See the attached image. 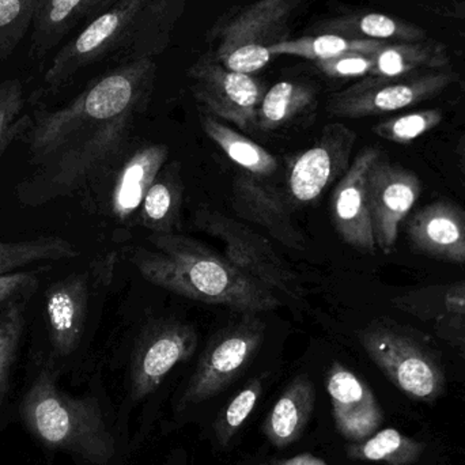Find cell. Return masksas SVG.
<instances>
[{"instance_id":"obj_1","label":"cell","mask_w":465,"mask_h":465,"mask_svg":"<svg viewBox=\"0 0 465 465\" xmlns=\"http://www.w3.org/2000/svg\"><path fill=\"white\" fill-rule=\"evenodd\" d=\"M149 241L155 249L136 248L131 262L146 281L161 289L243 314L282 306L279 295L193 238L172 232L152 234Z\"/></svg>"},{"instance_id":"obj_2","label":"cell","mask_w":465,"mask_h":465,"mask_svg":"<svg viewBox=\"0 0 465 465\" xmlns=\"http://www.w3.org/2000/svg\"><path fill=\"white\" fill-rule=\"evenodd\" d=\"M155 63L143 56L120 65L54 111L25 114L16 142L26 146L33 168L81 134L123 114H136L154 79Z\"/></svg>"},{"instance_id":"obj_3","label":"cell","mask_w":465,"mask_h":465,"mask_svg":"<svg viewBox=\"0 0 465 465\" xmlns=\"http://www.w3.org/2000/svg\"><path fill=\"white\" fill-rule=\"evenodd\" d=\"M21 414L30 433L45 447L94 465H106L116 455L98 401L63 393L51 369H43L35 377L22 401Z\"/></svg>"},{"instance_id":"obj_4","label":"cell","mask_w":465,"mask_h":465,"mask_svg":"<svg viewBox=\"0 0 465 465\" xmlns=\"http://www.w3.org/2000/svg\"><path fill=\"white\" fill-rule=\"evenodd\" d=\"M169 0H116L63 45L44 74V93H57L82 68L125 51L146 32H155L168 14Z\"/></svg>"},{"instance_id":"obj_5","label":"cell","mask_w":465,"mask_h":465,"mask_svg":"<svg viewBox=\"0 0 465 465\" xmlns=\"http://www.w3.org/2000/svg\"><path fill=\"white\" fill-rule=\"evenodd\" d=\"M361 346L399 391L433 403L444 395L447 374L439 352L417 330L380 319L360 332Z\"/></svg>"},{"instance_id":"obj_6","label":"cell","mask_w":465,"mask_h":465,"mask_svg":"<svg viewBox=\"0 0 465 465\" xmlns=\"http://www.w3.org/2000/svg\"><path fill=\"white\" fill-rule=\"evenodd\" d=\"M302 0H257L213 30L212 57L223 67L252 74L272 59L270 48L287 40L289 25Z\"/></svg>"},{"instance_id":"obj_7","label":"cell","mask_w":465,"mask_h":465,"mask_svg":"<svg viewBox=\"0 0 465 465\" xmlns=\"http://www.w3.org/2000/svg\"><path fill=\"white\" fill-rule=\"evenodd\" d=\"M195 225L218 238L225 246V256L246 275L275 294L279 292L294 302H302L306 292L300 275L282 259L264 235L215 210H198Z\"/></svg>"},{"instance_id":"obj_8","label":"cell","mask_w":465,"mask_h":465,"mask_svg":"<svg viewBox=\"0 0 465 465\" xmlns=\"http://www.w3.org/2000/svg\"><path fill=\"white\" fill-rule=\"evenodd\" d=\"M264 335V322L254 314H243L218 331L204 349L177 410L203 403L229 387L256 357Z\"/></svg>"},{"instance_id":"obj_9","label":"cell","mask_w":465,"mask_h":465,"mask_svg":"<svg viewBox=\"0 0 465 465\" xmlns=\"http://www.w3.org/2000/svg\"><path fill=\"white\" fill-rule=\"evenodd\" d=\"M458 81L450 70L425 71L401 78L366 76L352 86L331 95L327 109L341 119H362L392 114L441 94Z\"/></svg>"},{"instance_id":"obj_10","label":"cell","mask_w":465,"mask_h":465,"mask_svg":"<svg viewBox=\"0 0 465 465\" xmlns=\"http://www.w3.org/2000/svg\"><path fill=\"white\" fill-rule=\"evenodd\" d=\"M196 100L217 119L243 131L256 128L257 112L265 92L259 79L223 67L212 56L199 60L190 70Z\"/></svg>"},{"instance_id":"obj_11","label":"cell","mask_w":465,"mask_h":465,"mask_svg":"<svg viewBox=\"0 0 465 465\" xmlns=\"http://www.w3.org/2000/svg\"><path fill=\"white\" fill-rule=\"evenodd\" d=\"M355 142L357 134L347 125H325L309 149L290 160L286 179L290 198L298 204H309L320 198L349 171Z\"/></svg>"},{"instance_id":"obj_12","label":"cell","mask_w":465,"mask_h":465,"mask_svg":"<svg viewBox=\"0 0 465 465\" xmlns=\"http://www.w3.org/2000/svg\"><path fill=\"white\" fill-rule=\"evenodd\" d=\"M420 193L422 183L415 172L391 163L382 154L374 161L368 176V203L374 241L382 253L395 251L401 223Z\"/></svg>"},{"instance_id":"obj_13","label":"cell","mask_w":465,"mask_h":465,"mask_svg":"<svg viewBox=\"0 0 465 465\" xmlns=\"http://www.w3.org/2000/svg\"><path fill=\"white\" fill-rule=\"evenodd\" d=\"M198 347V332L182 322L150 325L136 343L131 360V398L142 401L160 388L172 369L190 360Z\"/></svg>"},{"instance_id":"obj_14","label":"cell","mask_w":465,"mask_h":465,"mask_svg":"<svg viewBox=\"0 0 465 465\" xmlns=\"http://www.w3.org/2000/svg\"><path fill=\"white\" fill-rule=\"evenodd\" d=\"M381 155L377 147H366L355 157L339 180L331 199V217L336 232L347 245L366 253L376 252L368 203V176Z\"/></svg>"},{"instance_id":"obj_15","label":"cell","mask_w":465,"mask_h":465,"mask_svg":"<svg viewBox=\"0 0 465 465\" xmlns=\"http://www.w3.org/2000/svg\"><path fill=\"white\" fill-rule=\"evenodd\" d=\"M392 305L425 324L465 360V281L409 290L392 298Z\"/></svg>"},{"instance_id":"obj_16","label":"cell","mask_w":465,"mask_h":465,"mask_svg":"<svg viewBox=\"0 0 465 465\" xmlns=\"http://www.w3.org/2000/svg\"><path fill=\"white\" fill-rule=\"evenodd\" d=\"M333 420L341 437L360 442L373 436L384 422L381 406L368 384L341 362H333L325 377Z\"/></svg>"},{"instance_id":"obj_17","label":"cell","mask_w":465,"mask_h":465,"mask_svg":"<svg viewBox=\"0 0 465 465\" xmlns=\"http://www.w3.org/2000/svg\"><path fill=\"white\" fill-rule=\"evenodd\" d=\"M232 204L238 215L264 229L273 240L294 251L306 246L302 232L292 223L286 199L262 177L237 174L232 182Z\"/></svg>"},{"instance_id":"obj_18","label":"cell","mask_w":465,"mask_h":465,"mask_svg":"<svg viewBox=\"0 0 465 465\" xmlns=\"http://www.w3.org/2000/svg\"><path fill=\"white\" fill-rule=\"evenodd\" d=\"M87 273H71L54 282L45 292V319L52 349L68 357L81 344L89 312Z\"/></svg>"},{"instance_id":"obj_19","label":"cell","mask_w":465,"mask_h":465,"mask_svg":"<svg viewBox=\"0 0 465 465\" xmlns=\"http://www.w3.org/2000/svg\"><path fill=\"white\" fill-rule=\"evenodd\" d=\"M410 242L431 259L465 264V210L440 199L418 210L407 223Z\"/></svg>"},{"instance_id":"obj_20","label":"cell","mask_w":465,"mask_h":465,"mask_svg":"<svg viewBox=\"0 0 465 465\" xmlns=\"http://www.w3.org/2000/svg\"><path fill=\"white\" fill-rule=\"evenodd\" d=\"M116 2V0H114ZM114 0H44L35 14L30 56L43 59L82 22L108 10Z\"/></svg>"},{"instance_id":"obj_21","label":"cell","mask_w":465,"mask_h":465,"mask_svg":"<svg viewBox=\"0 0 465 465\" xmlns=\"http://www.w3.org/2000/svg\"><path fill=\"white\" fill-rule=\"evenodd\" d=\"M168 157L166 144H150L135 152L120 169L111 193V212L117 221L124 223L141 210L147 191Z\"/></svg>"},{"instance_id":"obj_22","label":"cell","mask_w":465,"mask_h":465,"mask_svg":"<svg viewBox=\"0 0 465 465\" xmlns=\"http://www.w3.org/2000/svg\"><path fill=\"white\" fill-rule=\"evenodd\" d=\"M316 390L308 374L295 377L273 404L264 434L276 448H286L302 436L313 414Z\"/></svg>"},{"instance_id":"obj_23","label":"cell","mask_w":465,"mask_h":465,"mask_svg":"<svg viewBox=\"0 0 465 465\" xmlns=\"http://www.w3.org/2000/svg\"><path fill=\"white\" fill-rule=\"evenodd\" d=\"M373 60L368 76L392 79L425 71L447 70L450 54L444 44L428 37L410 43L385 44L374 52Z\"/></svg>"},{"instance_id":"obj_24","label":"cell","mask_w":465,"mask_h":465,"mask_svg":"<svg viewBox=\"0 0 465 465\" xmlns=\"http://www.w3.org/2000/svg\"><path fill=\"white\" fill-rule=\"evenodd\" d=\"M183 184L179 161L166 163L155 177L139 210L142 225L153 234H172L180 229Z\"/></svg>"},{"instance_id":"obj_25","label":"cell","mask_w":465,"mask_h":465,"mask_svg":"<svg viewBox=\"0 0 465 465\" xmlns=\"http://www.w3.org/2000/svg\"><path fill=\"white\" fill-rule=\"evenodd\" d=\"M322 29L350 38L382 41V43H410L428 38V33L417 25L384 14H352L325 22Z\"/></svg>"},{"instance_id":"obj_26","label":"cell","mask_w":465,"mask_h":465,"mask_svg":"<svg viewBox=\"0 0 465 465\" xmlns=\"http://www.w3.org/2000/svg\"><path fill=\"white\" fill-rule=\"evenodd\" d=\"M202 128L206 135L228 155L229 160L243 169L246 173L264 179V177L272 176L278 171V161L271 153L248 136L223 124L217 117L212 114L202 117Z\"/></svg>"},{"instance_id":"obj_27","label":"cell","mask_w":465,"mask_h":465,"mask_svg":"<svg viewBox=\"0 0 465 465\" xmlns=\"http://www.w3.org/2000/svg\"><path fill=\"white\" fill-rule=\"evenodd\" d=\"M79 254V249L60 235L0 241V276L18 272L30 265L75 259Z\"/></svg>"},{"instance_id":"obj_28","label":"cell","mask_w":465,"mask_h":465,"mask_svg":"<svg viewBox=\"0 0 465 465\" xmlns=\"http://www.w3.org/2000/svg\"><path fill=\"white\" fill-rule=\"evenodd\" d=\"M382 41L350 38L344 35L324 33L319 35L292 38L271 46V56H297L312 62L333 59L347 54H374L385 45ZM392 44V43H391Z\"/></svg>"},{"instance_id":"obj_29","label":"cell","mask_w":465,"mask_h":465,"mask_svg":"<svg viewBox=\"0 0 465 465\" xmlns=\"http://www.w3.org/2000/svg\"><path fill=\"white\" fill-rule=\"evenodd\" d=\"M316 95L309 84L283 81L273 84L265 92L259 112L256 128L260 131H275L313 106Z\"/></svg>"},{"instance_id":"obj_30","label":"cell","mask_w":465,"mask_h":465,"mask_svg":"<svg viewBox=\"0 0 465 465\" xmlns=\"http://www.w3.org/2000/svg\"><path fill=\"white\" fill-rule=\"evenodd\" d=\"M426 445L396 429H384L360 442L347 447L351 460L387 465H414L422 458Z\"/></svg>"},{"instance_id":"obj_31","label":"cell","mask_w":465,"mask_h":465,"mask_svg":"<svg viewBox=\"0 0 465 465\" xmlns=\"http://www.w3.org/2000/svg\"><path fill=\"white\" fill-rule=\"evenodd\" d=\"M29 301H21L0 311V401L10 384V374L21 347Z\"/></svg>"},{"instance_id":"obj_32","label":"cell","mask_w":465,"mask_h":465,"mask_svg":"<svg viewBox=\"0 0 465 465\" xmlns=\"http://www.w3.org/2000/svg\"><path fill=\"white\" fill-rule=\"evenodd\" d=\"M44 0H0V62L11 56L32 27Z\"/></svg>"},{"instance_id":"obj_33","label":"cell","mask_w":465,"mask_h":465,"mask_svg":"<svg viewBox=\"0 0 465 465\" xmlns=\"http://www.w3.org/2000/svg\"><path fill=\"white\" fill-rule=\"evenodd\" d=\"M442 120L444 114L440 109H423L384 120L374 125L373 133L385 141L407 146L439 127Z\"/></svg>"},{"instance_id":"obj_34","label":"cell","mask_w":465,"mask_h":465,"mask_svg":"<svg viewBox=\"0 0 465 465\" xmlns=\"http://www.w3.org/2000/svg\"><path fill=\"white\" fill-rule=\"evenodd\" d=\"M26 95L19 79H7L0 84V163L3 154L16 142L24 127Z\"/></svg>"},{"instance_id":"obj_35","label":"cell","mask_w":465,"mask_h":465,"mask_svg":"<svg viewBox=\"0 0 465 465\" xmlns=\"http://www.w3.org/2000/svg\"><path fill=\"white\" fill-rule=\"evenodd\" d=\"M262 392V379H252L242 391L232 399L231 403L221 411L215 422V434L221 447H228L232 437L240 430L241 426L248 420L256 407Z\"/></svg>"},{"instance_id":"obj_36","label":"cell","mask_w":465,"mask_h":465,"mask_svg":"<svg viewBox=\"0 0 465 465\" xmlns=\"http://www.w3.org/2000/svg\"><path fill=\"white\" fill-rule=\"evenodd\" d=\"M43 270L18 271L0 276V311L21 301H29L40 286Z\"/></svg>"},{"instance_id":"obj_37","label":"cell","mask_w":465,"mask_h":465,"mask_svg":"<svg viewBox=\"0 0 465 465\" xmlns=\"http://www.w3.org/2000/svg\"><path fill=\"white\" fill-rule=\"evenodd\" d=\"M373 54H347L316 62V67L330 78H366L373 68Z\"/></svg>"},{"instance_id":"obj_38","label":"cell","mask_w":465,"mask_h":465,"mask_svg":"<svg viewBox=\"0 0 465 465\" xmlns=\"http://www.w3.org/2000/svg\"><path fill=\"white\" fill-rule=\"evenodd\" d=\"M278 465H328L320 459L314 458L311 453H302V455L294 456V458L287 459L281 461Z\"/></svg>"},{"instance_id":"obj_39","label":"cell","mask_w":465,"mask_h":465,"mask_svg":"<svg viewBox=\"0 0 465 465\" xmlns=\"http://www.w3.org/2000/svg\"><path fill=\"white\" fill-rule=\"evenodd\" d=\"M458 154L460 157L461 169L465 177V135L461 136L458 143Z\"/></svg>"},{"instance_id":"obj_40","label":"cell","mask_w":465,"mask_h":465,"mask_svg":"<svg viewBox=\"0 0 465 465\" xmlns=\"http://www.w3.org/2000/svg\"><path fill=\"white\" fill-rule=\"evenodd\" d=\"M461 37H463L465 40V30H464V32H461Z\"/></svg>"},{"instance_id":"obj_41","label":"cell","mask_w":465,"mask_h":465,"mask_svg":"<svg viewBox=\"0 0 465 465\" xmlns=\"http://www.w3.org/2000/svg\"><path fill=\"white\" fill-rule=\"evenodd\" d=\"M177 465H179V464H177Z\"/></svg>"}]
</instances>
